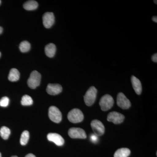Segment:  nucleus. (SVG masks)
Returning a JSON list of instances; mask_svg holds the SVG:
<instances>
[{
  "instance_id": "nucleus-1",
  "label": "nucleus",
  "mask_w": 157,
  "mask_h": 157,
  "mask_svg": "<svg viewBox=\"0 0 157 157\" xmlns=\"http://www.w3.org/2000/svg\"><path fill=\"white\" fill-rule=\"evenodd\" d=\"M98 90L94 86H91L87 91L84 96V100L86 104L90 106L94 103L97 98Z\"/></svg>"
},
{
  "instance_id": "nucleus-2",
  "label": "nucleus",
  "mask_w": 157,
  "mask_h": 157,
  "mask_svg": "<svg viewBox=\"0 0 157 157\" xmlns=\"http://www.w3.org/2000/svg\"><path fill=\"white\" fill-rule=\"evenodd\" d=\"M68 119L69 121L73 123H78L81 122L84 119L83 113L78 109H72L68 113Z\"/></svg>"
},
{
  "instance_id": "nucleus-3",
  "label": "nucleus",
  "mask_w": 157,
  "mask_h": 157,
  "mask_svg": "<svg viewBox=\"0 0 157 157\" xmlns=\"http://www.w3.org/2000/svg\"><path fill=\"white\" fill-rule=\"evenodd\" d=\"M41 79V75L40 73L36 70L33 71L28 80L27 83L29 87L33 89H35L39 86Z\"/></svg>"
},
{
  "instance_id": "nucleus-4",
  "label": "nucleus",
  "mask_w": 157,
  "mask_h": 157,
  "mask_svg": "<svg viewBox=\"0 0 157 157\" xmlns=\"http://www.w3.org/2000/svg\"><path fill=\"white\" fill-rule=\"evenodd\" d=\"M99 104L103 111H107L111 109L114 104V100L109 94L105 95L101 98Z\"/></svg>"
},
{
  "instance_id": "nucleus-5",
  "label": "nucleus",
  "mask_w": 157,
  "mask_h": 157,
  "mask_svg": "<svg viewBox=\"0 0 157 157\" xmlns=\"http://www.w3.org/2000/svg\"><path fill=\"white\" fill-rule=\"evenodd\" d=\"M48 116L49 119L56 123L60 122L62 119L61 112L57 107L55 106H51L48 110Z\"/></svg>"
},
{
  "instance_id": "nucleus-6",
  "label": "nucleus",
  "mask_w": 157,
  "mask_h": 157,
  "mask_svg": "<svg viewBox=\"0 0 157 157\" xmlns=\"http://www.w3.org/2000/svg\"><path fill=\"white\" fill-rule=\"evenodd\" d=\"M68 135L71 138L74 139H85L86 134L83 129L78 128H72L69 129Z\"/></svg>"
},
{
  "instance_id": "nucleus-7",
  "label": "nucleus",
  "mask_w": 157,
  "mask_h": 157,
  "mask_svg": "<svg viewBox=\"0 0 157 157\" xmlns=\"http://www.w3.org/2000/svg\"><path fill=\"white\" fill-rule=\"evenodd\" d=\"M91 126L95 135L98 136H101L105 132V127L101 121L94 120L91 122Z\"/></svg>"
},
{
  "instance_id": "nucleus-8",
  "label": "nucleus",
  "mask_w": 157,
  "mask_h": 157,
  "mask_svg": "<svg viewBox=\"0 0 157 157\" xmlns=\"http://www.w3.org/2000/svg\"><path fill=\"white\" fill-rule=\"evenodd\" d=\"M117 102L118 106L123 109H128L131 106L130 101L122 93H120L118 94Z\"/></svg>"
},
{
  "instance_id": "nucleus-9",
  "label": "nucleus",
  "mask_w": 157,
  "mask_h": 157,
  "mask_svg": "<svg viewBox=\"0 0 157 157\" xmlns=\"http://www.w3.org/2000/svg\"><path fill=\"white\" fill-rule=\"evenodd\" d=\"M124 116L121 113L117 112H112L109 113L107 116L108 121L112 122L115 124L122 123L124 119Z\"/></svg>"
},
{
  "instance_id": "nucleus-10",
  "label": "nucleus",
  "mask_w": 157,
  "mask_h": 157,
  "mask_svg": "<svg viewBox=\"0 0 157 157\" xmlns=\"http://www.w3.org/2000/svg\"><path fill=\"white\" fill-rule=\"evenodd\" d=\"M43 25L45 28L49 29L51 27L55 22L54 15L52 12H47L45 13L42 17Z\"/></svg>"
},
{
  "instance_id": "nucleus-11",
  "label": "nucleus",
  "mask_w": 157,
  "mask_h": 157,
  "mask_svg": "<svg viewBox=\"0 0 157 157\" xmlns=\"http://www.w3.org/2000/svg\"><path fill=\"white\" fill-rule=\"evenodd\" d=\"M47 139L49 141L54 142L57 146H62L64 144L63 138L57 133H49L47 135Z\"/></svg>"
},
{
  "instance_id": "nucleus-12",
  "label": "nucleus",
  "mask_w": 157,
  "mask_h": 157,
  "mask_svg": "<svg viewBox=\"0 0 157 157\" xmlns=\"http://www.w3.org/2000/svg\"><path fill=\"white\" fill-rule=\"evenodd\" d=\"M63 87L59 84H48L46 88V91L51 95H56L62 92Z\"/></svg>"
},
{
  "instance_id": "nucleus-13",
  "label": "nucleus",
  "mask_w": 157,
  "mask_h": 157,
  "mask_svg": "<svg viewBox=\"0 0 157 157\" xmlns=\"http://www.w3.org/2000/svg\"><path fill=\"white\" fill-rule=\"evenodd\" d=\"M131 81H132V86L135 92L137 94H140L142 92V85L140 80L136 78L135 76H132L131 78Z\"/></svg>"
},
{
  "instance_id": "nucleus-14",
  "label": "nucleus",
  "mask_w": 157,
  "mask_h": 157,
  "mask_svg": "<svg viewBox=\"0 0 157 157\" xmlns=\"http://www.w3.org/2000/svg\"><path fill=\"white\" fill-rule=\"evenodd\" d=\"M56 50V46L53 43H49L45 47V54L49 58H52L54 56Z\"/></svg>"
},
{
  "instance_id": "nucleus-15",
  "label": "nucleus",
  "mask_w": 157,
  "mask_h": 157,
  "mask_svg": "<svg viewBox=\"0 0 157 157\" xmlns=\"http://www.w3.org/2000/svg\"><path fill=\"white\" fill-rule=\"evenodd\" d=\"M20 73L18 70L15 68H13L10 70L9 73V79L11 82H16L19 80Z\"/></svg>"
},
{
  "instance_id": "nucleus-16",
  "label": "nucleus",
  "mask_w": 157,
  "mask_h": 157,
  "mask_svg": "<svg viewBox=\"0 0 157 157\" xmlns=\"http://www.w3.org/2000/svg\"><path fill=\"white\" fill-rule=\"evenodd\" d=\"M130 154L131 151L128 148H120L115 152L114 157H128Z\"/></svg>"
},
{
  "instance_id": "nucleus-17",
  "label": "nucleus",
  "mask_w": 157,
  "mask_h": 157,
  "mask_svg": "<svg viewBox=\"0 0 157 157\" xmlns=\"http://www.w3.org/2000/svg\"><path fill=\"white\" fill-rule=\"evenodd\" d=\"M38 7V4L35 1H29L26 2L23 5V7L25 10L28 11L36 10Z\"/></svg>"
},
{
  "instance_id": "nucleus-18",
  "label": "nucleus",
  "mask_w": 157,
  "mask_h": 157,
  "mask_svg": "<svg viewBox=\"0 0 157 157\" xmlns=\"http://www.w3.org/2000/svg\"><path fill=\"white\" fill-rule=\"evenodd\" d=\"M11 134V131L9 128L3 126L0 129V135L4 140H7Z\"/></svg>"
},
{
  "instance_id": "nucleus-19",
  "label": "nucleus",
  "mask_w": 157,
  "mask_h": 157,
  "mask_svg": "<svg viewBox=\"0 0 157 157\" xmlns=\"http://www.w3.org/2000/svg\"><path fill=\"white\" fill-rule=\"evenodd\" d=\"M29 138V133L28 131H25L21 134L20 138V144L21 145H25L28 142Z\"/></svg>"
},
{
  "instance_id": "nucleus-20",
  "label": "nucleus",
  "mask_w": 157,
  "mask_h": 157,
  "mask_svg": "<svg viewBox=\"0 0 157 157\" xmlns=\"http://www.w3.org/2000/svg\"><path fill=\"white\" fill-rule=\"evenodd\" d=\"M33 99L30 96L25 95L21 98V104L23 106H30L33 104Z\"/></svg>"
},
{
  "instance_id": "nucleus-21",
  "label": "nucleus",
  "mask_w": 157,
  "mask_h": 157,
  "mask_svg": "<svg viewBox=\"0 0 157 157\" xmlns=\"http://www.w3.org/2000/svg\"><path fill=\"white\" fill-rule=\"evenodd\" d=\"M31 48L30 44L28 41H23L19 45V49L22 52H26Z\"/></svg>"
},
{
  "instance_id": "nucleus-22",
  "label": "nucleus",
  "mask_w": 157,
  "mask_h": 157,
  "mask_svg": "<svg viewBox=\"0 0 157 157\" xmlns=\"http://www.w3.org/2000/svg\"><path fill=\"white\" fill-rule=\"evenodd\" d=\"M9 103V99L8 97H3L0 100V106L2 107H7Z\"/></svg>"
},
{
  "instance_id": "nucleus-23",
  "label": "nucleus",
  "mask_w": 157,
  "mask_h": 157,
  "mask_svg": "<svg viewBox=\"0 0 157 157\" xmlns=\"http://www.w3.org/2000/svg\"><path fill=\"white\" fill-rule=\"evenodd\" d=\"M90 139L93 142L96 143L98 141V136L95 135V134H92L90 136Z\"/></svg>"
},
{
  "instance_id": "nucleus-24",
  "label": "nucleus",
  "mask_w": 157,
  "mask_h": 157,
  "mask_svg": "<svg viewBox=\"0 0 157 157\" xmlns=\"http://www.w3.org/2000/svg\"><path fill=\"white\" fill-rule=\"evenodd\" d=\"M152 60L155 63H157V54L155 53L151 58Z\"/></svg>"
},
{
  "instance_id": "nucleus-25",
  "label": "nucleus",
  "mask_w": 157,
  "mask_h": 157,
  "mask_svg": "<svg viewBox=\"0 0 157 157\" xmlns=\"http://www.w3.org/2000/svg\"><path fill=\"white\" fill-rule=\"evenodd\" d=\"M25 157H36L35 155L33 154H29L25 156Z\"/></svg>"
},
{
  "instance_id": "nucleus-26",
  "label": "nucleus",
  "mask_w": 157,
  "mask_h": 157,
  "mask_svg": "<svg viewBox=\"0 0 157 157\" xmlns=\"http://www.w3.org/2000/svg\"><path fill=\"white\" fill-rule=\"evenodd\" d=\"M152 19L153 21H154V22L157 23V16H154L152 18Z\"/></svg>"
},
{
  "instance_id": "nucleus-27",
  "label": "nucleus",
  "mask_w": 157,
  "mask_h": 157,
  "mask_svg": "<svg viewBox=\"0 0 157 157\" xmlns=\"http://www.w3.org/2000/svg\"><path fill=\"white\" fill-rule=\"evenodd\" d=\"M3 28L2 27L0 26V35L3 32Z\"/></svg>"
},
{
  "instance_id": "nucleus-28",
  "label": "nucleus",
  "mask_w": 157,
  "mask_h": 157,
  "mask_svg": "<svg viewBox=\"0 0 157 157\" xmlns=\"http://www.w3.org/2000/svg\"><path fill=\"white\" fill-rule=\"evenodd\" d=\"M157 1H156H156H154L155 3L156 4H157Z\"/></svg>"
},
{
  "instance_id": "nucleus-29",
  "label": "nucleus",
  "mask_w": 157,
  "mask_h": 157,
  "mask_svg": "<svg viewBox=\"0 0 157 157\" xmlns=\"http://www.w3.org/2000/svg\"><path fill=\"white\" fill-rule=\"evenodd\" d=\"M17 157V156H12V157Z\"/></svg>"
},
{
  "instance_id": "nucleus-30",
  "label": "nucleus",
  "mask_w": 157,
  "mask_h": 157,
  "mask_svg": "<svg viewBox=\"0 0 157 157\" xmlns=\"http://www.w3.org/2000/svg\"><path fill=\"white\" fill-rule=\"evenodd\" d=\"M0 157H2V154H1V152H0Z\"/></svg>"
},
{
  "instance_id": "nucleus-31",
  "label": "nucleus",
  "mask_w": 157,
  "mask_h": 157,
  "mask_svg": "<svg viewBox=\"0 0 157 157\" xmlns=\"http://www.w3.org/2000/svg\"><path fill=\"white\" fill-rule=\"evenodd\" d=\"M1 56V52H0V57Z\"/></svg>"
},
{
  "instance_id": "nucleus-32",
  "label": "nucleus",
  "mask_w": 157,
  "mask_h": 157,
  "mask_svg": "<svg viewBox=\"0 0 157 157\" xmlns=\"http://www.w3.org/2000/svg\"><path fill=\"white\" fill-rule=\"evenodd\" d=\"M1 1H0V4H1Z\"/></svg>"
}]
</instances>
